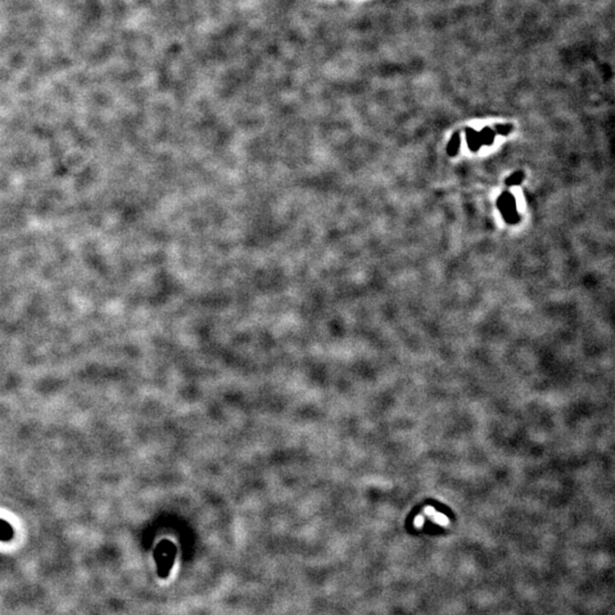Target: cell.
<instances>
[{
    "label": "cell",
    "mask_w": 615,
    "mask_h": 615,
    "mask_svg": "<svg viewBox=\"0 0 615 615\" xmlns=\"http://www.w3.org/2000/svg\"><path fill=\"white\" fill-rule=\"evenodd\" d=\"M459 145H460L459 134L456 133V134H454L453 138H451V141H450L449 145H448V148H446V152H448V154H449L450 156H455L456 154L458 153Z\"/></svg>",
    "instance_id": "obj_4"
},
{
    "label": "cell",
    "mask_w": 615,
    "mask_h": 615,
    "mask_svg": "<svg viewBox=\"0 0 615 615\" xmlns=\"http://www.w3.org/2000/svg\"><path fill=\"white\" fill-rule=\"evenodd\" d=\"M523 177H524V176H523L522 172H516V174H514V175H512L511 177L508 178V179L506 180V184L508 186H514V185L521 184Z\"/></svg>",
    "instance_id": "obj_5"
},
{
    "label": "cell",
    "mask_w": 615,
    "mask_h": 615,
    "mask_svg": "<svg viewBox=\"0 0 615 615\" xmlns=\"http://www.w3.org/2000/svg\"><path fill=\"white\" fill-rule=\"evenodd\" d=\"M466 133H467V143H468L469 150L473 152L479 151L482 145L479 132L473 130V129H467V130H466Z\"/></svg>",
    "instance_id": "obj_2"
},
{
    "label": "cell",
    "mask_w": 615,
    "mask_h": 615,
    "mask_svg": "<svg viewBox=\"0 0 615 615\" xmlns=\"http://www.w3.org/2000/svg\"><path fill=\"white\" fill-rule=\"evenodd\" d=\"M479 134H480V139H481L482 145L489 146V145H491L494 141V131H492L491 129H489V128H484Z\"/></svg>",
    "instance_id": "obj_3"
},
{
    "label": "cell",
    "mask_w": 615,
    "mask_h": 615,
    "mask_svg": "<svg viewBox=\"0 0 615 615\" xmlns=\"http://www.w3.org/2000/svg\"><path fill=\"white\" fill-rule=\"evenodd\" d=\"M511 129L512 128L509 127V126H507V127L506 126H499V127H497L496 131L498 133H500V134H507L509 131H511Z\"/></svg>",
    "instance_id": "obj_6"
},
{
    "label": "cell",
    "mask_w": 615,
    "mask_h": 615,
    "mask_svg": "<svg viewBox=\"0 0 615 615\" xmlns=\"http://www.w3.org/2000/svg\"><path fill=\"white\" fill-rule=\"evenodd\" d=\"M498 208L508 223H516L520 217L516 211V202L511 193H504L498 200Z\"/></svg>",
    "instance_id": "obj_1"
}]
</instances>
